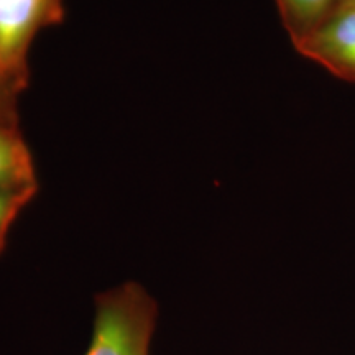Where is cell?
Here are the masks:
<instances>
[{"instance_id":"277c9868","label":"cell","mask_w":355,"mask_h":355,"mask_svg":"<svg viewBox=\"0 0 355 355\" xmlns=\"http://www.w3.org/2000/svg\"><path fill=\"white\" fill-rule=\"evenodd\" d=\"M38 186L33 155L20 130L19 119L0 122V189Z\"/></svg>"},{"instance_id":"6da1fadb","label":"cell","mask_w":355,"mask_h":355,"mask_svg":"<svg viewBox=\"0 0 355 355\" xmlns=\"http://www.w3.org/2000/svg\"><path fill=\"white\" fill-rule=\"evenodd\" d=\"M158 304L139 282L97 293L94 322L84 355H150Z\"/></svg>"},{"instance_id":"ba28073f","label":"cell","mask_w":355,"mask_h":355,"mask_svg":"<svg viewBox=\"0 0 355 355\" xmlns=\"http://www.w3.org/2000/svg\"><path fill=\"white\" fill-rule=\"evenodd\" d=\"M340 6H347V7H355V0H343L340 2ZM339 6V7H340Z\"/></svg>"},{"instance_id":"5b68a950","label":"cell","mask_w":355,"mask_h":355,"mask_svg":"<svg viewBox=\"0 0 355 355\" xmlns=\"http://www.w3.org/2000/svg\"><path fill=\"white\" fill-rule=\"evenodd\" d=\"M291 43L298 42L329 19L343 0H275Z\"/></svg>"},{"instance_id":"8992f818","label":"cell","mask_w":355,"mask_h":355,"mask_svg":"<svg viewBox=\"0 0 355 355\" xmlns=\"http://www.w3.org/2000/svg\"><path fill=\"white\" fill-rule=\"evenodd\" d=\"M38 186L24 189H0V255L7 247L8 234L20 212L37 196Z\"/></svg>"},{"instance_id":"52a82bcc","label":"cell","mask_w":355,"mask_h":355,"mask_svg":"<svg viewBox=\"0 0 355 355\" xmlns=\"http://www.w3.org/2000/svg\"><path fill=\"white\" fill-rule=\"evenodd\" d=\"M19 97L20 92L0 78V122L19 119V114H17V101H19Z\"/></svg>"},{"instance_id":"7a4b0ae2","label":"cell","mask_w":355,"mask_h":355,"mask_svg":"<svg viewBox=\"0 0 355 355\" xmlns=\"http://www.w3.org/2000/svg\"><path fill=\"white\" fill-rule=\"evenodd\" d=\"M64 17V0H0V78L20 94L28 86L33 42Z\"/></svg>"},{"instance_id":"3957f363","label":"cell","mask_w":355,"mask_h":355,"mask_svg":"<svg viewBox=\"0 0 355 355\" xmlns=\"http://www.w3.org/2000/svg\"><path fill=\"white\" fill-rule=\"evenodd\" d=\"M293 46L332 76L355 84V7L340 6L329 19Z\"/></svg>"}]
</instances>
